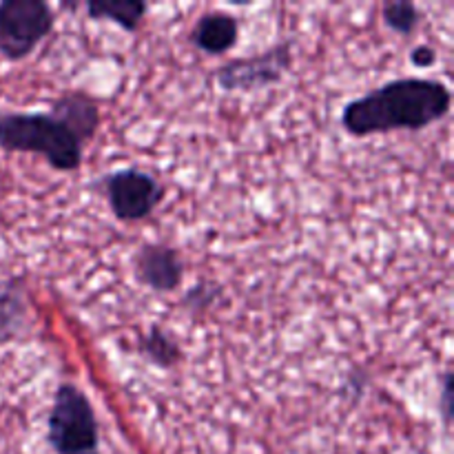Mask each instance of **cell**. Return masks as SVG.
<instances>
[{
  "mask_svg": "<svg viewBox=\"0 0 454 454\" xmlns=\"http://www.w3.org/2000/svg\"><path fill=\"white\" fill-rule=\"evenodd\" d=\"M452 93L439 80L399 78L355 98L341 111V127L355 137L421 131L448 115Z\"/></svg>",
  "mask_w": 454,
  "mask_h": 454,
  "instance_id": "obj_1",
  "label": "cell"
},
{
  "mask_svg": "<svg viewBox=\"0 0 454 454\" xmlns=\"http://www.w3.org/2000/svg\"><path fill=\"white\" fill-rule=\"evenodd\" d=\"M0 149L43 155L49 167L69 173L82 164L84 142L51 111H4L0 114Z\"/></svg>",
  "mask_w": 454,
  "mask_h": 454,
  "instance_id": "obj_2",
  "label": "cell"
},
{
  "mask_svg": "<svg viewBox=\"0 0 454 454\" xmlns=\"http://www.w3.org/2000/svg\"><path fill=\"white\" fill-rule=\"evenodd\" d=\"M47 443L56 454L98 452V419L87 395L74 384H60L47 417Z\"/></svg>",
  "mask_w": 454,
  "mask_h": 454,
  "instance_id": "obj_3",
  "label": "cell"
},
{
  "mask_svg": "<svg viewBox=\"0 0 454 454\" xmlns=\"http://www.w3.org/2000/svg\"><path fill=\"white\" fill-rule=\"evenodd\" d=\"M56 25V13L43 0L0 3V56L18 62L29 58Z\"/></svg>",
  "mask_w": 454,
  "mask_h": 454,
  "instance_id": "obj_4",
  "label": "cell"
},
{
  "mask_svg": "<svg viewBox=\"0 0 454 454\" xmlns=\"http://www.w3.org/2000/svg\"><path fill=\"white\" fill-rule=\"evenodd\" d=\"M102 186L111 213L120 222L146 220L167 198V186L155 176L136 167L106 173Z\"/></svg>",
  "mask_w": 454,
  "mask_h": 454,
  "instance_id": "obj_5",
  "label": "cell"
},
{
  "mask_svg": "<svg viewBox=\"0 0 454 454\" xmlns=\"http://www.w3.org/2000/svg\"><path fill=\"white\" fill-rule=\"evenodd\" d=\"M293 65V40L273 44L266 51L251 58L226 62L215 74L217 84L224 91H255L278 84Z\"/></svg>",
  "mask_w": 454,
  "mask_h": 454,
  "instance_id": "obj_6",
  "label": "cell"
},
{
  "mask_svg": "<svg viewBox=\"0 0 454 454\" xmlns=\"http://www.w3.org/2000/svg\"><path fill=\"white\" fill-rule=\"evenodd\" d=\"M133 270L137 282L155 293L176 291L184 279V262L167 244H142L133 257Z\"/></svg>",
  "mask_w": 454,
  "mask_h": 454,
  "instance_id": "obj_7",
  "label": "cell"
},
{
  "mask_svg": "<svg viewBox=\"0 0 454 454\" xmlns=\"http://www.w3.org/2000/svg\"><path fill=\"white\" fill-rule=\"evenodd\" d=\"M239 20L233 13L207 12L198 18L189 40L195 49L208 56H224L238 44Z\"/></svg>",
  "mask_w": 454,
  "mask_h": 454,
  "instance_id": "obj_8",
  "label": "cell"
},
{
  "mask_svg": "<svg viewBox=\"0 0 454 454\" xmlns=\"http://www.w3.org/2000/svg\"><path fill=\"white\" fill-rule=\"evenodd\" d=\"M51 114L65 120L84 145L93 140L100 129V105L80 89H69L58 96L51 105Z\"/></svg>",
  "mask_w": 454,
  "mask_h": 454,
  "instance_id": "obj_9",
  "label": "cell"
},
{
  "mask_svg": "<svg viewBox=\"0 0 454 454\" xmlns=\"http://www.w3.org/2000/svg\"><path fill=\"white\" fill-rule=\"evenodd\" d=\"M29 304H27L25 284L13 279L0 291V346L18 340L27 331Z\"/></svg>",
  "mask_w": 454,
  "mask_h": 454,
  "instance_id": "obj_10",
  "label": "cell"
},
{
  "mask_svg": "<svg viewBox=\"0 0 454 454\" xmlns=\"http://www.w3.org/2000/svg\"><path fill=\"white\" fill-rule=\"evenodd\" d=\"M84 9L93 20H109L129 34L140 29L149 13V4L145 0H89L84 3Z\"/></svg>",
  "mask_w": 454,
  "mask_h": 454,
  "instance_id": "obj_11",
  "label": "cell"
},
{
  "mask_svg": "<svg viewBox=\"0 0 454 454\" xmlns=\"http://www.w3.org/2000/svg\"><path fill=\"white\" fill-rule=\"evenodd\" d=\"M137 350H140V355L146 362L153 364L160 371H171V368L180 366L182 359H184V350H182L176 335L164 331L158 324H153V326L137 340Z\"/></svg>",
  "mask_w": 454,
  "mask_h": 454,
  "instance_id": "obj_12",
  "label": "cell"
},
{
  "mask_svg": "<svg viewBox=\"0 0 454 454\" xmlns=\"http://www.w3.org/2000/svg\"><path fill=\"white\" fill-rule=\"evenodd\" d=\"M381 20L390 31L399 35L415 34L421 22V12L411 0H395L381 7Z\"/></svg>",
  "mask_w": 454,
  "mask_h": 454,
  "instance_id": "obj_13",
  "label": "cell"
},
{
  "mask_svg": "<svg viewBox=\"0 0 454 454\" xmlns=\"http://www.w3.org/2000/svg\"><path fill=\"white\" fill-rule=\"evenodd\" d=\"M222 295V286L215 282H198L193 288H189L184 297H182V309L189 310L191 315H204L213 304L217 301V297Z\"/></svg>",
  "mask_w": 454,
  "mask_h": 454,
  "instance_id": "obj_14",
  "label": "cell"
},
{
  "mask_svg": "<svg viewBox=\"0 0 454 454\" xmlns=\"http://www.w3.org/2000/svg\"><path fill=\"white\" fill-rule=\"evenodd\" d=\"M454 375H452V371H446L442 375V408H439V411H442V417H443V424H446V428H450V424H452V411H454V402H452V397H454Z\"/></svg>",
  "mask_w": 454,
  "mask_h": 454,
  "instance_id": "obj_15",
  "label": "cell"
},
{
  "mask_svg": "<svg viewBox=\"0 0 454 454\" xmlns=\"http://www.w3.org/2000/svg\"><path fill=\"white\" fill-rule=\"evenodd\" d=\"M437 62V51L430 44H419L411 51V65L417 69H430Z\"/></svg>",
  "mask_w": 454,
  "mask_h": 454,
  "instance_id": "obj_16",
  "label": "cell"
},
{
  "mask_svg": "<svg viewBox=\"0 0 454 454\" xmlns=\"http://www.w3.org/2000/svg\"><path fill=\"white\" fill-rule=\"evenodd\" d=\"M355 454H366V452H355Z\"/></svg>",
  "mask_w": 454,
  "mask_h": 454,
  "instance_id": "obj_17",
  "label": "cell"
},
{
  "mask_svg": "<svg viewBox=\"0 0 454 454\" xmlns=\"http://www.w3.org/2000/svg\"><path fill=\"white\" fill-rule=\"evenodd\" d=\"M89 454H100V452H89Z\"/></svg>",
  "mask_w": 454,
  "mask_h": 454,
  "instance_id": "obj_18",
  "label": "cell"
}]
</instances>
